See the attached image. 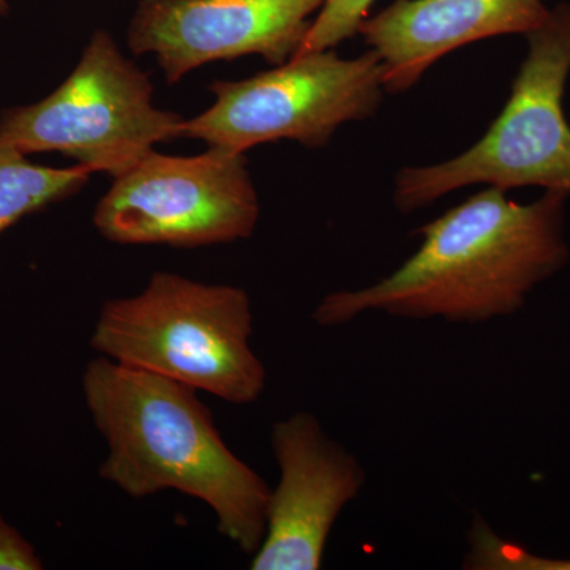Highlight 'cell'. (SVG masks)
Segmentation results:
<instances>
[{
    "label": "cell",
    "mask_w": 570,
    "mask_h": 570,
    "mask_svg": "<svg viewBox=\"0 0 570 570\" xmlns=\"http://www.w3.org/2000/svg\"><path fill=\"white\" fill-rule=\"evenodd\" d=\"M40 569H43V562L32 543L22 538L20 531L14 530L0 513V570Z\"/></svg>",
    "instance_id": "5bb4252c"
},
{
    "label": "cell",
    "mask_w": 570,
    "mask_h": 570,
    "mask_svg": "<svg viewBox=\"0 0 570 570\" xmlns=\"http://www.w3.org/2000/svg\"><path fill=\"white\" fill-rule=\"evenodd\" d=\"M209 91L216 100L184 119L181 138L239 154L277 140L316 149L343 124L376 115L385 92L384 66L371 50L355 59L314 51L246 80L214 81Z\"/></svg>",
    "instance_id": "8992f818"
},
{
    "label": "cell",
    "mask_w": 570,
    "mask_h": 570,
    "mask_svg": "<svg viewBox=\"0 0 570 570\" xmlns=\"http://www.w3.org/2000/svg\"><path fill=\"white\" fill-rule=\"evenodd\" d=\"M374 2L376 0H325L298 55L333 50L343 41L352 39L366 20L367 11Z\"/></svg>",
    "instance_id": "4fadbf2b"
},
{
    "label": "cell",
    "mask_w": 570,
    "mask_h": 570,
    "mask_svg": "<svg viewBox=\"0 0 570 570\" xmlns=\"http://www.w3.org/2000/svg\"><path fill=\"white\" fill-rule=\"evenodd\" d=\"M184 118L154 105L148 73L96 31L80 62L50 96L10 108L0 137L24 154L56 151L88 171L118 178L159 142L181 138Z\"/></svg>",
    "instance_id": "5b68a950"
},
{
    "label": "cell",
    "mask_w": 570,
    "mask_h": 570,
    "mask_svg": "<svg viewBox=\"0 0 570 570\" xmlns=\"http://www.w3.org/2000/svg\"><path fill=\"white\" fill-rule=\"evenodd\" d=\"M91 171L45 167L0 137V235L21 217L80 193Z\"/></svg>",
    "instance_id": "8fae6325"
},
{
    "label": "cell",
    "mask_w": 570,
    "mask_h": 570,
    "mask_svg": "<svg viewBox=\"0 0 570 570\" xmlns=\"http://www.w3.org/2000/svg\"><path fill=\"white\" fill-rule=\"evenodd\" d=\"M82 393L108 445L100 479L134 499L175 490L205 502L243 553L264 542L272 487L225 444L197 390L100 355Z\"/></svg>",
    "instance_id": "7a4b0ae2"
},
{
    "label": "cell",
    "mask_w": 570,
    "mask_h": 570,
    "mask_svg": "<svg viewBox=\"0 0 570 570\" xmlns=\"http://www.w3.org/2000/svg\"><path fill=\"white\" fill-rule=\"evenodd\" d=\"M542 0H396L360 26L384 66L385 92H406L449 52L491 37L535 31Z\"/></svg>",
    "instance_id": "30bf717a"
},
{
    "label": "cell",
    "mask_w": 570,
    "mask_h": 570,
    "mask_svg": "<svg viewBox=\"0 0 570 570\" xmlns=\"http://www.w3.org/2000/svg\"><path fill=\"white\" fill-rule=\"evenodd\" d=\"M527 37V59L487 134L453 159L396 175L393 202L401 213L417 212L475 184L570 195V126L562 107L570 73V3L550 9L546 22Z\"/></svg>",
    "instance_id": "277c9868"
},
{
    "label": "cell",
    "mask_w": 570,
    "mask_h": 570,
    "mask_svg": "<svg viewBox=\"0 0 570 570\" xmlns=\"http://www.w3.org/2000/svg\"><path fill=\"white\" fill-rule=\"evenodd\" d=\"M261 217L245 154L153 151L112 179L94 225L116 245L206 247L250 238Z\"/></svg>",
    "instance_id": "52a82bcc"
},
{
    "label": "cell",
    "mask_w": 570,
    "mask_h": 570,
    "mask_svg": "<svg viewBox=\"0 0 570 570\" xmlns=\"http://www.w3.org/2000/svg\"><path fill=\"white\" fill-rule=\"evenodd\" d=\"M325 0H140L127 29L135 56L153 55L168 85L214 61L262 56L283 66L302 50Z\"/></svg>",
    "instance_id": "ba28073f"
},
{
    "label": "cell",
    "mask_w": 570,
    "mask_h": 570,
    "mask_svg": "<svg viewBox=\"0 0 570 570\" xmlns=\"http://www.w3.org/2000/svg\"><path fill=\"white\" fill-rule=\"evenodd\" d=\"M10 9V0H0V14H6Z\"/></svg>",
    "instance_id": "9a60e30c"
},
{
    "label": "cell",
    "mask_w": 570,
    "mask_h": 570,
    "mask_svg": "<svg viewBox=\"0 0 570 570\" xmlns=\"http://www.w3.org/2000/svg\"><path fill=\"white\" fill-rule=\"evenodd\" d=\"M562 190L532 204L489 187L423 225L422 245L379 283L326 295L313 313L321 326L379 313L409 321L485 324L509 317L569 262Z\"/></svg>",
    "instance_id": "6da1fadb"
},
{
    "label": "cell",
    "mask_w": 570,
    "mask_h": 570,
    "mask_svg": "<svg viewBox=\"0 0 570 570\" xmlns=\"http://www.w3.org/2000/svg\"><path fill=\"white\" fill-rule=\"evenodd\" d=\"M468 551L463 569L469 570H570V560L540 557L519 543L502 539L475 515L468 531Z\"/></svg>",
    "instance_id": "7c38bea8"
},
{
    "label": "cell",
    "mask_w": 570,
    "mask_h": 570,
    "mask_svg": "<svg viewBox=\"0 0 570 570\" xmlns=\"http://www.w3.org/2000/svg\"><path fill=\"white\" fill-rule=\"evenodd\" d=\"M253 333L245 288L156 272L140 294L105 303L91 347L112 362L243 406L255 403L268 381L250 346Z\"/></svg>",
    "instance_id": "3957f363"
},
{
    "label": "cell",
    "mask_w": 570,
    "mask_h": 570,
    "mask_svg": "<svg viewBox=\"0 0 570 570\" xmlns=\"http://www.w3.org/2000/svg\"><path fill=\"white\" fill-rule=\"evenodd\" d=\"M272 449L279 482L250 569L318 570L336 520L365 487V468L311 412L276 422Z\"/></svg>",
    "instance_id": "9c48e42d"
}]
</instances>
